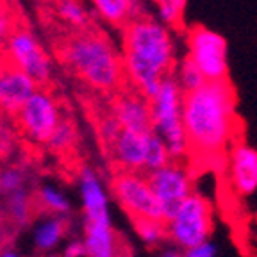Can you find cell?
<instances>
[{"instance_id": "obj_25", "label": "cell", "mask_w": 257, "mask_h": 257, "mask_svg": "<svg viewBox=\"0 0 257 257\" xmlns=\"http://www.w3.org/2000/svg\"><path fill=\"white\" fill-rule=\"evenodd\" d=\"M170 154L166 150L165 143L161 141L154 133L147 134V152H145V168L143 173L156 172V170L163 168L170 163Z\"/></svg>"}, {"instance_id": "obj_32", "label": "cell", "mask_w": 257, "mask_h": 257, "mask_svg": "<svg viewBox=\"0 0 257 257\" xmlns=\"http://www.w3.org/2000/svg\"><path fill=\"white\" fill-rule=\"evenodd\" d=\"M61 257H84V246H82V241L80 239L70 241L68 245L64 246Z\"/></svg>"}, {"instance_id": "obj_26", "label": "cell", "mask_w": 257, "mask_h": 257, "mask_svg": "<svg viewBox=\"0 0 257 257\" xmlns=\"http://www.w3.org/2000/svg\"><path fill=\"white\" fill-rule=\"evenodd\" d=\"M173 77H175L177 84H179L182 93H191L205 84V79L202 77L200 70L195 66V63L188 56L177 66V73H173Z\"/></svg>"}, {"instance_id": "obj_29", "label": "cell", "mask_w": 257, "mask_h": 257, "mask_svg": "<svg viewBox=\"0 0 257 257\" xmlns=\"http://www.w3.org/2000/svg\"><path fill=\"white\" fill-rule=\"evenodd\" d=\"M18 25H20V16H18L16 9L8 0H0V50Z\"/></svg>"}, {"instance_id": "obj_21", "label": "cell", "mask_w": 257, "mask_h": 257, "mask_svg": "<svg viewBox=\"0 0 257 257\" xmlns=\"http://www.w3.org/2000/svg\"><path fill=\"white\" fill-rule=\"evenodd\" d=\"M77 141H79V131H77L75 121H73L72 116L64 114L61 118L59 125L56 127V131L52 133V136L48 138V141L45 143V149L48 152L57 154V156H64V154L72 152L75 149Z\"/></svg>"}, {"instance_id": "obj_8", "label": "cell", "mask_w": 257, "mask_h": 257, "mask_svg": "<svg viewBox=\"0 0 257 257\" xmlns=\"http://www.w3.org/2000/svg\"><path fill=\"white\" fill-rule=\"evenodd\" d=\"M111 193L131 220H163V209L145 173L116 172L111 181Z\"/></svg>"}, {"instance_id": "obj_33", "label": "cell", "mask_w": 257, "mask_h": 257, "mask_svg": "<svg viewBox=\"0 0 257 257\" xmlns=\"http://www.w3.org/2000/svg\"><path fill=\"white\" fill-rule=\"evenodd\" d=\"M161 257H182V250L175 248V246H170L161 252Z\"/></svg>"}, {"instance_id": "obj_27", "label": "cell", "mask_w": 257, "mask_h": 257, "mask_svg": "<svg viewBox=\"0 0 257 257\" xmlns=\"http://www.w3.org/2000/svg\"><path fill=\"white\" fill-rule=\"evenodd\" d=\"M16 147H18V133L15 123H11L8 116L0 114V165L15 154Z\"/></svg>"}, {"instance_id": "obj_6", "label": "cell", "mask_w": 257, "mask_h": 257, "mask_svg": "<svg viewBox=\"0 0 257 257\" xmlns=\"http://www.w3.org/2000/svg\"><path fill=\"white\" fill-rule=\"evenodd\" d=\"M8 66L20 70L27 77H31L38 84V88H47L54 75L52 57L48 56L38 36L31 31V27L20 24L6 45L0 50Z\"/></svg>"}, {"instance_id": "obj_5", "label": "cell", "mask_w": 257, "mask_h": 257, "mask_svg": "<svg viewBox=\"0 0 257 257\" xmlns=\"http://www.w3.org/2000/svg\"><path fill=\"white\" fill-rule=\"evenodd\" d=\"M168 241L175 248L188 250L209 241L213 232V207L200 193L193 191L165 221Z\"/></svg>"}, {"instance_id": "obj_18", "label": "cell", "mask_w": 257, "mask_h": 257, "mask_svg": "<svg viewBox=\"0 0 257 257\" xmlns=\"http://www.w3.org/2000/svg\"><path fill=\"white\" fill-rule=\"evenodd\" d=\"M66 232H68V220L63 216H50L48 214L47 218L36 223V227L32 230V241H34L38 252L48 253L61 245Z\"/></svg>"}, {"instance_id": "obj_20", "label": "cell", "mask_w": 257, "mask_h": 257, "mask_svg": "<svg viewBox=\"0 0 257 257\" xmlns=\"http://www.w3.org/2000/svg\"><path fill=\"white\" fill-rule=\"evenodd\" d=\"M34 202H36L38 209L47 211L50 216L66 218L72 211V202H70L68 195L52 184H43L41 188H38Z\"/></svg>"}, {"instance_id": "obj_10", "label": "cell", "mask_w": 257, "mask_h": 257, "mask_svg": "<svg viewBox=\"0 0 257 257\" xmlns=\"http://www.w3.org/2000/svg\"><path fill=\"white\" fill-rule=\"evenodd\" d=\"M161 209H163V220H168L173 214L181 202L191 195L193 189V177L191 172L182 163L170 161L168 165L156 172L145 173Z\"/></svg>"}, {"instance_id": "obj_2", "label": "cell", "mask_w": 257, "mask_h": 257, "mask_svg": "<svg viewBox=\"0 0 257 257\" xmlns=\"http://www.w3.org/2000/svg\"><path fill=\"white\" fill-rule=\"evenodd\" d=\"M121 64L125 80L147 100L175 66V43L170 29L150 16H138L121 29Z\"/></svg>"}, {"instance_id": "obj_3", "label": "cell", "mask_w": 257, "mask_h": 257, "mask_svg": "<svg viewBox=\"0 0 257 257\" xmlns=\"http://www.w3.org/2000/svg\"><path fill=\"white\" fill-rule=\"evenodd\" d=\"M57 54L88 88L98 93H118L123 88L121 54L104 32L91 27L73 32L61 43Z\"/></svg>"}, {"instance_id": "obj_7", "label": "cell", "mask_w": 257, "mask_h": 257, "mask_svg": "<svg viewBox=\"0 0 257 257\" xmlns=\"http://www.w3.org/2000/svg\"><path fill=\"white\" fill-rule=\"evenodd\" d=\"M63 116L59 98L48 88H38L13 118L18 136L29 145L45 147Z\"/></svg>"}, {"instance_id": "obj_9", "label": "cell", "mask_w": 257, "mask_h": 257, "mask_svg": "<svg viewBox=\"0 0 257 257\" xmlns=\"http://www.w3.org/2000/svg\"><path fill=\"white\" fill-rule=\"evenodd\" d=\"M188 57L200 70L205 82L227 80L229 59H227V40L220 32L197 25L188 34Z\"/></svg>"}, {"instance_id": "obj_35", "label": "cell", "mask_w": 257, "mask_h": 257, "mask_svg": "<svg viewBox=\"0 0 257 257\" xmlns=\"http://www.w3.org/2000/svg\"><path fill=\"white\" fill-rule=\"evenodd\" d=\"M6 68H8V63H6L4 57H2V54H0V80H2V75H4Z\"/></svg>"}, {"instance_id": "obj_31", "label": "cell", "mask_w": 257, "mask_h": 257, "mask_svg": "<svg viewBox=\"0 0 257 257\" xmlns=\"http://www.w3.org/2000/svg\"><path fill=\"white\" fill-rule=\"evenodd\" d=\"M182 257H218V248L213 241L209 239L205 243H202V245L182 250Z\"/></svg>"}, {"instance_id": "obj_24", "label": "cell", "mask_w": 257, "mask_h": 257, "mask_svg": "<svg viewBox=\"0 0 257 257\" xmlns=\"http://www.w3.org/2000/svg\"><path fill=\"white\" fill-rule=\"evenodd\" d=\"M134 230L138 237L143 241L147 246H161L165 241H168L166 234V223L163 220H133Z\"/></svg>"}, {"instance_id": "obj_36", "label": "cell", "mask_w": 257, "mask_h": 257, "mask_svg": "<svg viewBox=\"0 0 257 257\" xmlns=\"http://www.w3.org/2000/svg\"><path fill=\"white\" fill-rule=\"evenodd\" d=\"M118 257H136L133 252H128V250H121V253Z\"/></svg>"}, {"instance_id": "obj_19", "label": "cell", "mask_w": 257, "mask_h": 257, "mask_svg": "<svg viewBox=\"0 0 257 257\" xmlns=\"http://www.w3.org/2000/svg\"><path fill=\"white\" fill-rule=\"evenodd\" d=\"M4 198V214L15 227L22 229L27 227L32 220V213L36 209V202H34V195L29 191V188L15 191Z\"/></svg>"}, {"instance_id": "obj_17", "label": "cell", "mask_w": 257, "mask_h": 257, "mask_svg": "<svg viewBox=\"0 0 257 257\" xmlns=\"http://www.w3.org/2000/svg\"><path fill=\"white\" fill-rule=\"evenodd\" d=\"M91 6L96 16L112 27L123 29L128 22L143 16L140 13V0H91Z\"/></svg>"}, {"instance_id": "obj_16", "label": "cell", "mask_w": 257, "mask_h": 257, "mask_svg": "<svg viewBox=\"0 0 257 257\" xmlns=\"http://www.w3.org/2000/svg\"><path fill=\"white\" fill-rule=\"evenodd\" d=\"M84 257H118L121 253V243L112 223H84Z\"/></svg>"}, {"instance_id": "obj_13", "label": "cell", "mask_w": 257, "mask_h": 257, "mask_svg": "<svg viewBox=\"0 0 257 257\" xmlns=\"http://www.w3.org/2000/svg\"><path fill=\"white\" fill-rule=\"evenodd\" d=\"M111 114L118 121L121 131L147 134L152 133L150 102L134 89H125L114 95L111 104Z\"/></svg>"}, {"instance_id": "obj_15", "label": "cell", "mask_w": 257, "mask_h": 257, "mask_svg": "<svg viewBox=\"0 0 257 257\" xmlns=\"http://www.w3.org/2000/svg\"><path fill=\"white\" fill-rule=\"evenodd\" d=\"M36 89L38 84L31 77L8 66L0 80V114L15 116Z\"/></svg>"}, {"instance_id": "obj_11", "label": "cell", "mask_w": 257, "mask_h": 257, "mask_svg": "<svg viewBox=\"0 0 257 257\" xmlns=\"http://www.w3.org/2000/svg\"><path fill=\"white\" fill-rule=\"evenodd\" d=\"M229 186L237 197H250L257 191V150L243 141H234L225 156Z\"/></svg>"}, {"instance_id": "obj_22", "label": "cell", "mask_w": 257, "mask_h": 257, "mask_svg": "<svg viewBox=\"0 0 257 257\" xmlns=\"http://www.w3.org/2000/svg\"><path fill=\"white\" fill-rule=\"evenodd\" d=\"M56 15L68 27L75 29V32L89 29L91 18L80 0H56Z\"/></svg>"}, {"instance_id": "obj_4", "label": "cell", "mask_w": 257, "mask_h": 257, "mask_svg": "<svg viewBox=\"0 0 257 257\" xmlns=\"http://www.w3.org/2000/svg\"><path fill=\"white\" fill-rule=\"evenodd\" d=\"M182 95L175 77L168 75L163 79L156 95L150 98L152 114V133L165 143L170 159L182 163L189 157V145L182 125Z\"/></svg>"}, {"instance_id": "obj_30", "label": "cell", "mask_w": 257, "mask_h": 257, "mask_svg": "<svg viewBox=\"0 0 257 257\" xmlns=\"http://www.w3.org/2000/svg\"><path fill=\"white\" fill-rule=\"evenodd\" d=\"M98 136H100L102 143L105 145V147H109V145L112 143V140L118 136V133H120L121 128L120 125H118V121L112 118L111 112H107V114H104L102 116V120L98 121Z\"/></svg>"}, {"instance_id": "obj_12", "label": "cell", "mask_w": 257, "mask_h": 257, "mask_svg": "<svg viewBox=\"0 0 257 257\" xmlns=\"http://www.w3.org/2000/svg\"><path fill=\"white\" fill-rule=\"evenodd\" d=\"M77 184L84 223H111L109 193L100 175L89 166H82L77 175Z\"/></svg>"}, {"instance_id": "obj_1", "label": "cell", "mask_w": 257, "mask_h": 257, "mask_svg": "<svg viewBox=\"0 0 257 257\" xmlns=\"http://www.w3.org/2000/svg\"><path fill=\"white\" fill-rule=\"evenodd\" d=\"M182 125L189 156H223L234 143L237 131L236 93L229 80L205 82L202 88L182 95Z\"/></svg>"}, {"instance_id": "obj_28", "label": "cell", "mask_w": 257, "mask_h": 257, "mask_svg": "<svg viewBox=\"0 0 257 257\" xmlns=\"http://www.w3.org/2000/svg\"><path fill=\"white\" fill-rule=\"evenodd\" d=\"M186 2L188 0H157V15L161 24L166 27H177L182 20Z\"/></svg>"}, {"instance_id": "obj_37", "label": "cell", "mask_w": 257, "mask_h": 257, "mask_svg": "<svg viewBox=\"0 0 257 257\" xmlns=\"http://www.w3.org/2000/svg\"><path fill=\"white\" fill-rule=\"evenodd\" d=\"M156 2H157V0H156Z\"/></svg>"}, {"instance_id": "obj_23", "label": "cell", "mask_w": 257, "mask_h": 257, "mask_svg": "<svg viewBox=\"0 0 257 257\" xmlns=\"http://www.w3.org/2000/svg\"><path fill=\"white\" fill-rule=\"evenodd\" d=\"M29 184V170L20 163H2L0 165V197L25 189Z\"/></svg>"}, {"instance_id": "obj_14", "label": "cell", "mask_w": 257, "mask_h": 257, "mask_svg": "<svg viewBox=\"0 0 257 257\" xmlns=\"http://www.w3.org/2000/svg\"><path fill=\"white\" fill-rule=\"evenodd\" d=\"M149 134V133H147ZM147 134L120 131L107 149V154L118 172L143 173L145 152H147Z\"/></svg>"}, {"instance_id": "obj_34", "label": "cell", "mask_w": 257, "mask_h": 257, "mask_svg": "<svg viewBox=\"0 0 257 257\" xmlns=\"http://www.w3.org/2000/svg\"><path fill=\"white\" fill-rule=\"evenodd\" d=\"M0 257H22V255L11 248H2L0 250Z\"/></svg>"}]
</instances>
